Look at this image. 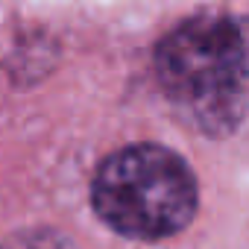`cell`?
Masks as SVG:
<instances>
[{
  "label": "cell",
  "instance_id": "cell-2",
  "mask_svg": "<svg viewBox=\"0 0 249 249\" xmlns=\"http://www.w3.org/2000/svg\"><path fill=\"white\" fill-rule=\"evenodd\" d=\"M91 199L100 220L117 234L161 240L194 220L199 188L179 153L159 144H135L100 164Z\"/></svg>",
  "mask_w": 249,
  "mask_h": 249
},
{
  "label": "cell",
  "instance_id": "cell-3",
  "mask_svg": "<svg viewBox=\"0 0 249 249\" xmlns=\"http://www.w3.org/2000/svg\"><path fill=\"white\" fill-rule=\"evenodd\" d=\"M6 249H65L62 246V240H56V237H50L47 231H33V234H21L12 246H6Z\"/></svg>",
  "mask_w": 249,
  "mask_h": 249
},
{
  "label": "cell",
  "instance_id": "cell-1",
  "mask_svg": "<svg viewBox=\"0 0 249 249\" xmlns=\"http://www.w3.org/2000/svg\"><path fill=\"white\" fill-rule=\"evenodd\" d=\"M156 76L179 117L205 135H231L246 117L243 21L199 12L156 47Z\"/></svg>",
  "mask_w": 249,
  "mask_h": 249
}]
</instances>
